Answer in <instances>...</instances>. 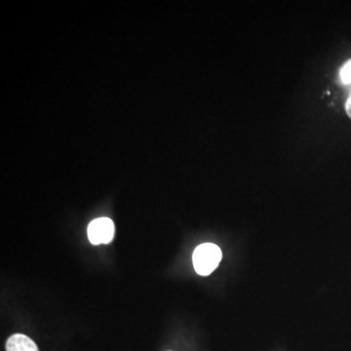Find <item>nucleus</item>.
Instances as JSON below:
<instances>
[{
	"label": "nucleus",
	"instance_id": "obj_5",
	"mask_svg": "<svg viewBox=\"0 0 351 351\" xmlns=\"http://www.w3.org/2000/svg\"><path fill=\"white\" fill-rule=\"evenodd\" d=\"M346 113H348V117H350L351 119V94L350 98H348V101H346Z\"/></svg>",
	"mask_w": 351,
	"mask_h": 351
},
{
	"label": "nucleus",
	"instance_id": "obj_3",
	"mask_svg": "<svg viewBox=\"0 0 351 351\" xmlns=\"http://www.w3.org/2000/svg\"><path fill=\"white\" fill-rule=\"evenodd\" d=\"M7 351H38V346L32 339L22 334H15L6 343Z\"/></svg>",
	"mask_w": 351,
	"mask_h": 351
},
{
	"label": "nucleus",
	"instance_id": "obj_2",
	"mask_svg": "<svg viewBox=\"0 0 351 351\" xmlns=\"http://www.w3.org/2000/svg\"><path fill=\"white\" fill-rule=\"evenodd\" d=\"M114 223L108 218L94 219L88 226V237L93 245L108 244L114 237Z\"/></svg>",
	"mask_w": 351,
	"mask_h": 351
},
{
	"label": "nucleus",
	"instance_id": "obj_1",
	"mask_svg": "<svg viewBox=\"0 0 351 351\" xmlns=\"http://www.w3.org/2000/svg\"><path fill=\"white\" fill-rule=\"evenodd\" d=\"M223 254L217 245L205 243L199 245L193 252V267L198 274L207 276L218 267Z\"/></svg>",
	"mask_w": 351,
	"mask_h": 351
},
{
	"label": "nucleus",
	"instance_id": "obj_4",
	"mask_svg": "<svg viewBox=\"0 0 351 351\" xmlns=\"http://www.w3.org/2000/svg\"><path fill=\"white\" fill-rule=\"evenodd\" d=\"M341 80L345 84L351 83V60L346 62L341 69Z\"/></svg>",
	"mask_w": 351,
	"mask_h": 351
}]
</instances>
